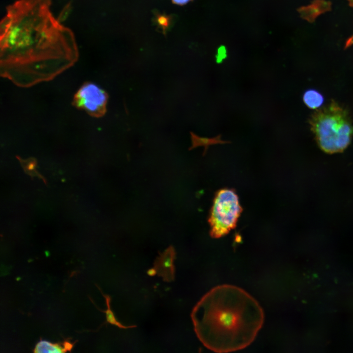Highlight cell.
I'll list each match as a JSON object with an SVG mask.
<instances>
[{
    "mask_svg": "<svg viewBox=\"0 0 353 353\" xmlns=\"http://www.w3.org/2000/svg\"><path fill=\"white\" fill-rule=\"evenodd\" d=\"M156 271L154 269H151L148 271V274L150 276H153L156 274Z\"/></svg>",
    "mask_w": 353,
    "mask_h": 353,
    "instance_id": "13",
    "label": "cell"
},
{
    "mask_svg": "<svg viewBox=\"0 0 353 353\" xmlns=\"http://www.w3.org/2000/svg\"><path fill=\"white\" fill-rule=\"evenodd\" d=\"M309 123L318 146L327 153L342 152L351 142L352 120L348 111L334 100L315 111Z\"/></svg>",
    "mask_w": 353,
    "mask_h": 353,
    "instance_id": "3",
    "label": "cell"
},
{
    "mask_svg": "<svg viewBox=\"0 0 353 353\" xmlns=\"http://www.w3.org/2000/svg\"><path fill=\"white\" fill-rule=\"evenodd\" d=\"M351 6L353 7V0H347Z\"/></svg>",
    "mask_w": 353,
    "mask_h": 353,
    "instance_id": "15",
    "label": "cell"
},
{
    "mask_svg": "<svg viewBox=\"0 0 353 353\" xmlns=\"http://www.w3.org/2000/svg\"><path fill=\"white\" fill-rule=\"evenodd\" d=\"M195 319L198 335L208 349L228 353L243 349L254 341L263 326L264 313L245 290L222 284L202 299Z\"/></svg>",
    "mask_w": 353,
    "mask_h": 353,
    "instance_id": "2",
    "label": "cell"
},
{
    "mask_svg": "<svg viewBox=\"0 0 353 353\" xmlns=\"http://www.w3.org/2000/svg\"><path fill=\"white\" fill-rule=\"evenodd\" d=\"M28 165L27 169L29 170H32L33 169H34V168L35 167V161L31 162L29 163Z\"/></svg>",
    "mask_w": 353,
    "mask_h": 353,
    "instance_id": "14",
    "label": "cell"
},
{
    "mask_svg": "<svg viewBox=\"0 0 353 353\" xmlns=\"http://www.w3.org/2000/svg\"><path fill=\"white\" fill-rule=\"evenodd\" d=\"M192 146L190 149H193L199 146L204 147L203 154H205L209 146L217 144H223L229 143L230 142L224 141L221 139V135L219 134L213 138L200 137L194 133H191Z\"/></svg>",
    "mask_w": 353,
    "mask_h": 353,
    "instance_id": "7",
    "label": "cell"
},
{
    "mask_svg": "<svg viewBox=\"0 0 353 353\" xmlns=\"http://www.w3.org/2000/svg\"><path fill=\"white\" fill-rule=\"evenodd\" d=\"M227 56V52L226 47L224 46H220L218 49L217 53L216 55V62L218 63L222 62Z\"/></svg>",
    "mask_w": 353,
    "mask_h": 353,
    "instance_id": "11",
    "label": "cell"
},
{
    "mask_svg": "<svg viewBox=\"0 0 353 353\" xmlns=\"http://www.w3.org/2000/svg\"><path fill=\"white\" fill-rule=\"evenodd\" d=\"M106 300V303L107 305V309L104 311L106 314V321L112 325H116L120 328H126L125 327L122 326L120 323H119L116 319L112 311L110 306V298L109 296L106 295H103Z\"/></svg>",
    "mask_w": 353,
    "mask_h": 353,
    "instance_id": "9",
    "label": "cell"
},
{
    "mask_svg": "<svg viewBox=\"0 0 353 353\" xmlns=\"http://www.w3.org/2000/svg\"><path fill=\"white\" fill-rule=\"evenodd\" d=\"M107 100L108 95L103 89L94 83L86 82L75 94L72 103L78 109L99 118L105 114Z\"/></svg>",
    "mask_w": 353,
    "mask_h": 353,
    "instance_id": "5",
    "label": "cell"
},
{
    "mask_svg": "<svg viewBox=\"0 0 353 353\" xmlns=\"http://www.w3.org/2000/svg\"><path fill=\"white\" fill-rule=\"evenodd\" d=\"M52 0H16L0 23V74L17 86L50 81L77 61L72 30L56 18Z\"/></svg>",
    "mask_w": 353,
    "mask_h": 353,
    "instance_id": "1",
    "label": "cell"
},
{
    "mask_svg": "<svg viewBox=\"0 0 353 353\" xmlns=\"http://www.w3.org/2000/svg\"><path fill=\"white\" fill-rule=\"evenodd\" d=\"M242 210L238 196L233 189L225 188L218 191L208 220L210 236L219 238L228 234L236 227Z\"/></svg>",
    "mask_w": 353,
    "mask_h": 353,
    "instance_id": "4",
    "label": "cell"
},
{
    "mask_svg": "<svg viewBox=\"0 0 353 353\" xmlns=\"http://www.w3.org/2000/svg\"><path fill=\"white\" fill-rule=\"evenodd\" d=\"M193 0H172L174 3L178 5H184Z\"/></svg>",
    "mask_w": 353,
    "mask_h": 353,
    "instance_id": "12",
    "label": "cell"
},
{
    "mask_svg": "<svg viewBox=\"0 0 353 353\" xmlns=\"http://www.w3.org/2000/svg\"><path fill=\"white\" fill-rule=\"evenodd\" d=\"M74 343L70 341L52 343L46 340H40L35 345L33 352L35 353H66L70 352L73 347Z\"/></svg>",
    "mask_w": 353,
    "mask_h": 353,
    "instance_id": "6",
    "label": "cell"
},
{
    "mask_svg": "<svg viewBox=\"0 0 353 353\" xmlns=\"http://www.w3.org/2000/svg\"><path fill=\"white\" fill-rule=\"evenodd\" d=\"M171 19L168 16L165 15H157L156 16V23L164 31L169 27L171 23Z\"/></svg>",
    "mask_w": 353,
    "mask_h": 353,
    "instance_id": "10",
    "label": "cell"
},
{
    "mask_svg": "<svg viewBox=\"0 0 353 353\" xmlns=\"http://www.w3.org/2000/svg\"><path fill=\"white\" fill-rule=\"evenodd\" d=\"M303 100L305 104L312 109L319 108L324 101L323 96L315 89L305 91L303 95Z\"/></svg>",
    "mask_w": 353,
    "mask_h": 353,
    "instance_id": "8",
    "label": "cell"
}]
</instances>
